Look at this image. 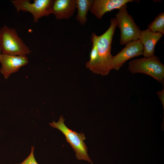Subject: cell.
I'll return each instance as SVG.
<instances>
[{
  "label": "cell",
  "instance_id": "cell-3",
  "mask_svg": "<svg viewBox=\"0 0 164 164\" xmlns=\"http://www.w3.org/2000/svg\"><path fill=\"white\" fill-rule=\"evenodd\" d=\"M65 119L60 116L58 122L53 121L50 123V126L60 131L65 135L66 139L76 153L78 160H83L91 164L92 162L87 153V148L84 140L85 137L84 133H78L68 128L65 125Z\"/></svg>",
  "mask_w": 164,
  "mask_h": 164
},
{
  "label": "cell",
  "instance_id": "cell-8",
  "mask_svg": "<svg viewBox=\"0 0 164 164\" xmlns=\"http://www.w3.org/2000/svg\"><path fill=\"white\" fill-rule=\"evenodd\" d=\"M29 62L26 55L16 56L1 53L0 55V63L1 67L0 72L5 79H7L12 73L19 71L22 66Z\"/></svg>",
  "mask_w": 164,
  "mask_h": 164
},
{
  "label": "cell",
  "instance_id": "cell-14",
  "mask_svg": "<svg viewBox=\"0 0 164 164\" xmlns=\"http://www.w3.org/2000/svg\"><path fill=\"white\" fill-rule=\"evenodd\" d=\"M147 29L154 32L164 34V13H159L148 26Z\"/></svg>",
  "mask_w": 164,
  "mask_h": 164
},
{
  "label": "cell",
  "instance_id": "cell-17",
  "mask_svg": "<svg viewBox=\"0 0 164 164\" xmlns=\"http://www.w3.org/2000/svg\"><path fill=\"white\" fill-rule=\"evenodd\" d=\"M2 53V52H1V48H0V55Z\"/></svg>",
  "mask_w": 164,
  "mask_h": 164
},
{
  "label": "cell",
  "instance_id": "cell-6",
  "mask_svg": "<svg viewBox=\"0 0 164 164\" xmlns=\"http://www.w3.org/2000/svg\"><path fill=\"white\" fill-rule=\"evenodd\" d=\"M54 0H35L33 3L29 0H13L11 2L17 12L20 11L30 12L33 21L37 22L43 16L52 14V8Z\"/></svg>",
  "mask_w": 164,
  "mask_h": 164
},
{
  "label": "cell",
  "instance_id": "cell-15",
  "mask_svg": "<svg viewBox=\"0 0 164 164\" xmlns=\"http://www.w3.org/2000/svg\"><path fill=\"white\" fill-rule=\"evenodd\" d=\"M34 147L33 146H32L30 153L27 157L22 162L15 164H38L36 161L34 156Z\"/></svg>",
  "mask_w": 164,
  "mask_h": 164
},
{
  "label": "cell",
  "instance_id": "cell-1",
  "mask_svg": "<svg viewBox=\"0 0 164 164\" xmlns=\"http://www.w3.org/2000/svg\"><path fill=\"white\" fill-rule=\"evenodd\" d=\"M110 25L103 34L96 36L97 46L99 57L97 74H108L112 68L113 56L111 54V43L115 29L117 26L115 18L111 19Z\"/></svg>",
  "mask_w": 164,
  "mask_h": 164
},
{
  "label": "cell",
  "instance_id": "cell-2",
  "mask_svg": "<svg viewBox=\"0 0 164 164\" xmlns=\"http://www.w3.org/2000/svg\"><path fill=\"white\" fill-rule=\"evenodd\" d=\"M0 46L2 54L26 55L31 52L19 37L16 29L6 25L0 29Z\"/></svg>",
  "mask_w": 164,
  "mask_h": 164
},
{
  "label": "cell",
  "instance_id": "cell-12",
  "mask_svg": "<svg viewBox=\"0 0 164 164\" xmlns=\"http://www.w3.org/2000/svg\"><path fill=\"white\" fill-rule=\"evenodd\" d=\"M93 2V0H77V13L76 19L82 26L87 22V15L88 11L91 9Z\"/></svg>",
  "mask_w": 164,
  "mask_h": 164
},
{
  "label": "cell",
  "instance_id": "cell-9",
  "mask_svg": "<svg viewBox=\"0 0 164 164\" xmlns=\"http://www.w3.org/2000/svg\"><path fill=\"white\" fill-rule=\"evenodd\" d=\"M134 1L133 0H94L90 11L96 17L101 19L105 13L114 9H119L127 3Z\"/></svg>",
  "mask_w": 164,
  "mask_h": 164
},
{
  "label": "cell",
  "instance_id": "cell-10",
  "mask_svg": "<svg viewBox=\"0 0 164 164\" xmlns=\"http://www.w3.org/2000/svg\"><path fill=\"white\" fill-rule=\"evenodd\" d=\"M77 9V0H54L52 14L57 20L68 19L73 15Z\"/></svg>",
  "mask_w": 164,
  "mask_h": 164
},
{
  "label": "cell",
  "instance_id": "cell-13",
  "mask_svg": "<svg viewBox=\"0 0 164 164\" xmlns=\"http://www.w3.org/2000/svg\"><path fill=\"white\" fill-rule=\"evenodd\" d=\"M96 35L93 32L91 35L92 45L90 53V59L87 62L86 66L94 73H97L98 63L99 57L96 42Z\"/></svg>",
  "mask_w": 164,
  "mask_h": 164
},
{
  "label": "cell",
  "instance_id": "cell-11",
  "mask_svg": "<svg viewBox=\"0 0 164 164\" xmlns=\"http://www.w3.org/2000/svg\"><path fill=\"white\" fill-rule=\"evenodd\" d=\"M162 36L159 32H152L147 29L141 30L138 39L144 47L143 55L144 57H149L154 55L155 45Z\"/></svg>",
  "mask_w": 164,
  "mask_h": 164
},
{
  "label": "cell",
  "instance_id": "cell-16",
  "mask_svg": "<svg viewBox=\"0 0 164 164\" xmlns=\"http://www.w3.org/2000/svg\"><path fill=\"white\" fill-rule=\"evenodd\" d=\"M159 99L161 101L163 108V111H164V88L160 91H158L157 92Z\"/></svg>",
  "mask_w": 164,
  "mask_h": 164
},
{
  "label": "cell",
  "instance_id": "cell-4",
  "mask_svg": "<svg viewBox=\"0 0 164 164\" xmlns=\"http://www.w3.org/2000/svg\"><path fill=\"white\" fill-rule=\"evenodd\" d=\"M128 68L132 73L147 74L162 83L164 86V65L156 56L131 60L128 63Z\"/></svg>",
  "mask_w": 164,
  "mask_h": 164
},
{
  "label": "cell",
  "instance_id": "cell-5",
  "mask_svg": "<svg viewBox=\"0 0 164 164\" xmlns=\"http://www.w3.org/2000/svg\"><path fill=\"white\" fill-rule=\"evenodd\" d=\"M118 9L115 18L120 30V45H125L131 41L138 39L141 30L132 15L128 14L127 4Z\"/></svg>",
  "mask_w": 164,
  "mask_h": 164
},
{
  "label": "cell",
  "instance_id": "cell-7",
  "mask_svg": "<svg viewBox=\"0 0 164 164\" xmlns=\"http://www.w3.org/2000/svg\"><path fill=\"white\" fill-rule=\"evenodd\" d=\"M125 45V47L120 52L113 56L112 69L118 70L128 60L143 55L144 47L139 39L131 41Z\"/></svg>",
  "mask_w": 164,
  "mask_h": 164
}]
</instances>
